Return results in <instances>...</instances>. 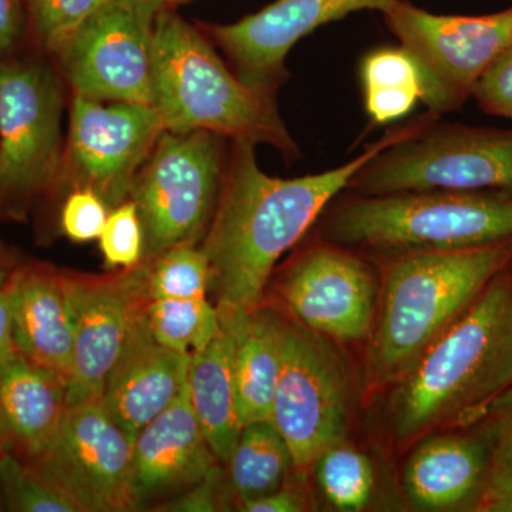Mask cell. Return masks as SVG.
<instances>
[{
    "label": "cell",
    "instance_id": "cell-1",
    "mask_svg": "<svg viewBox=\"0 0 512 512\" xmlns=\"http://www.w3.org/2000/svg\"><path fill=\"white\" fill-rule=\"evenodd\" d=\"M433 117L429 114L389 131L348 164L296 178L264 173L256 163L254 144L234 141L220 200L200 247L210 264V289L217 295V305L239 311L259 308L276 262L349 187L357 171Z\"/></svg>",
    "mask_w": 512,
    "mask_h": 512
},
{
    "label": "cell",
    "instance_id": "cell-2",
    "mask_svg": "<svg viewBox=\"0 0 512 512\" xmlns=\"http://www.w3.org/2000/svg\"><path fill=\"white\" fill-rule=\"evenodd\" d=\"M393 396L394 436L470 429L512 384V282L504 272L417 360Z\"/></svg>",
    "mask_w": 512,
    "mask_h": 512
},
{
    "label": "cell",
    "instance_id": "cell-3",
    "mask_svg": "<svg viewBox=\"0 0 512 512\" xmlns=\"http://www.w3.org/2000/svg\"><path fill=\"white\" fill-rule=\"evenodd\" d=\"M153 83V107L167 131H210L275 147L286 158L299 156L275 90L242 82L197 29L164 9L154 20Z\"/></svg>",
    "mask_w": 512,
    "mask_h": 512
},
{
    "label": "cell",
    "instance_id": "cell-4",
    "mask_svg": "<svg viewBox=\"0 0 512 512\" xmlns=\"http://www.w3.org/2000/svg\"><path fill=\"white\" fill-rule=\"evenodd\" d=\"M512 264V241L460 251L394 256L383 281L369 369L397 383L488 285Z\"/></svg>",
    "mask_w": 512,
    "mask_h": 512
},
{
    "label": "cell",
    "instance_id": "cell-5",
    "mask_svg": "<svg viewBox=\"0 0 512 512\" xmlns=\"http://www.w3.org/2000/svg\"><path fill=\"white\" fill-rule=\"evenodd\" d=\"M333 242L393 256L460 251L512 241V195L407 192L340 202L325 220Z\"/></svg>",
    "mask_w": 512,
    "mask_h": 512
},
{
    "label": "cell",
    "instance_id": "cell-6",
    "mask_svg": "<svg viewBox=\"0 0 512 512\" xmlns=\"http://www.w3.org/2000/svg\"><path fill=\"white\" fill-rule=\"evenodd\" d=\"M62 83L45 59H0V214L23 220L59 185Z\"/></svg>",
    "mask_w": 512,
    "mask_h": 512
},
{
    "label": "cell",
    "instance_id": "cell-7",
    "mask_svg": "<svg viewBox=\"0 0 512 512\" xmlns=\"http://www.w3.org/2000/svg\"><path fill=\"white\" fill-rule=\"evenodd\" d=\"M349 187L362 195L503 192L512 195V131L433 126L380 151Z\"/></svg>",
    "mask_w": 512,
    "mask_h": 512
},
{
    "label": "cell",
    "instance_id": "cell-8",
    "mask_svg": "<svg viewBox=\"0 0 512 512\" xmlns=\"http://www.w3.org/2000/svg\"><path fill=\"white\" fill-rule=\"evenodd\" d=\"M224 137L164 131L138 173L130 200L144 234L143 261L204 238L224 181Z\"/></svg>",
    "mask_w": 512,
    "mask_h": 512
},
{
    "label": "cell",
    "instance_id": "cell-9",
    "mask_svg": "<svg viewBox=\"0 0 512 512\" xmlns=\"http://www.w3.org/2000/svg\"><path fill=\"white\" fill-rule=\"evenodd\" d=\"M423 74V103L430 113L460 109L491 64L512 45V6L481 16L434 15L407 0L384 13Z\"/></svg>",
    "mask_w": 512,
    "mask_h": 512
},
{
    "label": "cell",
    "instance_id": "cell-10",
    "mask_svg": "<svg viewBox=\"0 0 512 512\" xmlns=\"http://www.w3.org/2000/svg\"><path fill=\"white\" fill-rule=\"evenodd\" d=\"M146 0H107L56 53L74 96L153 106L154 20Z\"/></svg>",
    "mask_w": 512,
    "mask_h": 512
},
{
    "label": "cell",
    "instance_id": "cell-11",
    "mask_svg": "<svg viewBox=\"0 0 512 512\" xmlns=\"http://www.w3.org/2000/svg\"><path fill=\"white\" fill-rule=\"evenodd\" d=\"M271 421L302 473L348 433L349 386L342 362L322 336L288 320Z\"/></svg>",
    "mask_w": 512,
    "mask_h": 512
},
{
    "label": "cell",
    "instance_id": "cell-12",
    "mask_svg": "<svg viewBox=\"0 0 512 512\" xmlns=\"http://www.w3.org/2000/svg\"><path fill=\"white\" fill-rule=\"evenodd\" d=\"M164 131L153 106L74 96L57 187L90 188L109 210L119 207Z\"/></svg>",
    "mask_w": 512,
    "mask_h": 512
},
{
    "label": "cell",
    "instance_id": "cell-13",
    "mask_svg": "<svg viewBox=\"0 0 512 512\" xmlns=\"http://www.w3.org/2000/svg\"><path fill=\"white\" fill-rule=\"evenodd\" d=\"M134 440L100 402L67 407L45 450L25 460L79 512L134 510Z\"/></svg>",
    "mask_w": 512,
    "mask_h": 512
},
{
    "label": "cell",
    "instance_id": "cell-14",
    "mask_svg": "<svg viewBox=\"0 0 512 512\" xmlns=\"http://www.w3.org/2000/svg\"><path fill=\"white\" fill-rule=\"evenodd\" d=\"M66 274L76 320L67 404L100 402L111 370L146 315V265L101 276Z\"/></svg>",
    "mask_w": 512,
    "mask_h": 512
},
{
    "label": "cell",
    "instance_id": "cell-15",
    "mask_svg": "<svg viewBox=\"0 0 512 512\" xmlns=\"http://www.w3.org/2000/svg\"><path fill=\"white\" fill-rule=\"evenodd\" d=\"M377 284L365 261L338 247L299 255L279 282V295L299 325L323 338L359 342L372 336Z\"/></svg>",
    "mask_w": 512,
    "mask_h": 512
},
{
    "label": "cell",
    "instance_id": "cell-16",
    "mask_svg": "<svg viewBox=\"0 0 512 512\" xmlns=\"http://www.w3.org/2000/svg\"><path fill=\"white\" fill-rule=\"evenodd\" d=\"M397 0H276L259 12L208 32L227 53L242 82L275 90L285 79V60L299 40L360 10L389 12Z\"/></svg>",
    "mask_w": 512,
    "mask_h": 512
},
{
    "label": "cell",
    "instance_id": "cell-17",
    "mask_svg": "<svg viewBox=\"0 0 512 512\" xmlns=\"http://www.w3.org/2000/svg\"><path fill=\"white\" fill-rule=\"evenodd\" d=\"M220 464L192 409L185 384L177 399L134 439L131 457L134 510L184 493Z\"/></svg>",
    "mask_w": 512,
    "mask_h": 512
},
{
    "label": "cell",
    "instance_id": "cell-18",
    "mask_svg": "<svg viewBox=\"0 0 512 512\" xmlns=\"http://www.w3.org/2000/svg\"><path fill=\"white\" fill-rule=\"evenodd\" d=\"M8 295L16 352L69 380L76 320L66 272L45 264L13 265Z\"/></svg>",
    "mask_w": 512,
    "mask_h": 512
},
{
    "label": "cell",
    "instance_id": "cell-19",
    "mask_svg": "<svg viewBox=\"0 0 512 512\" xmlns=\"http://www.w3.org/2000/svg\"><path fill=\"white\" fill-rule=\"evenodd\" d=\"M190 363L191 355L156 342L148 328L146 311L111 370L100 403L134 440L183 392Z\"/></svg>",
    "mask_w": 512,
    "mask_h": 512
},
{
    "label": "cell",
    "instance_id": "cell-20",
    "mask_svg": "<svg viewBox=\"0 0 512 512\" xmlns=\"http://www.w3.org/2000/svg\"><path fill=\"white\" fill-rule=\"evenodd\" d=\"M473 430L433 437L414 451L404 470V488L419 510L476 511L487 476L488 453L483 437Z\"/></svg>",
    "mask_w": 512,
    "mask_h": 512
},
{
    "label": "cell",
    "instance_id": "cell-21",
    "mask_svg": "<svg viewBox=\"0 0 512 512\" xmlns=\"http://www.w3.org/2000/svg\"><path fill=\"white\" fill-rule=\"evenodd\" d=\"M67 407V379L15 355L0 362V423L10 451L23 460L39 456Z\"/></svg>",
    "mask_w": 512,
    "mask_h": 512
},
{
    "label": "cell",
    "instance_id": "cell-22",
    "mask_svg": "<svg viewBox=\"0 0 512 512\" xmlns=\"http://www.w3.org/2000/svg\"><path fill=\"white\" fill-rule=\"evenodd\" d=\"M220 325L204 349L192 353L188 393L201 429L221 464H227L242 427L239 423L234 359L242 312L217 305Z\"/></svg>",
    "mask_w": 512,
    "mask_h": 512
},
{
    "label": "cell",
    "instance_id": "cell-23",
    "mask_svg": "<svg viewBox=\"0 0 512 512\" xmlns=\"http://www.w3.org/2000/svg\"><path fill=\"white\" fill-rule=\"evenodd\" d=\"M285 319L259 308L239 320L234 376L239 423L271 420L281 375Z\"/></svg>",
    "mask_w": 512,
    "mask_h": 512
},
{
    "label": "cell",
    "instance_id": "cell-24",
    "mask_svg": "<svg viewBox=\"0 0 512 512\" xmlns=\"http://www.w3.org/2000/svg\"><path fill=\"white\" fill-rule=\"evenodd\" d=\"M227 466L238 505L275 493L295 467L288 444L271 420L242 427Z\"/></svg>",
    "mask_w": 512,
    "mask_h": 512
},
{
    "label": "cell",
    "instance_id": "cell-25",
    "mask_svg": "<svg viewBox=\"0 0 512 512\" xmlns=\"http://www.w3.org/2000/svg\"><path fill=\"white\" fill-rule=\"evenodd\" d=\"M366 111L375 124H389L412 113L423 101V74L404 47H383L362 63Z\"/></svg>",
    "mask_w": 512,
    "mask_h": 512
},
{
    "label": "cell",
    "instance_id": "cell-26",
    "mask_svg": "<svg viewBox=\"0 0 512 512\" xmlns=\"http://www.w3.org/2000/svg\"><path fill=\"white\" fill-rule=\"evenodd\" d=\"M473 429L483 437L488 453L487 476L476 511L512 512V384Z\"/></svg>",
    "mask_w": 512,
    "mask_h": 512
},
{
    "label": "cell",
    "instance_id": "cell-27",
    "mask_svg": "<svg viewBox=\"0 0 512 512\" xmlns=\"http://www.w3.org/2000/svg\"><path fill=\"white\" fill-rule=\"evenodd\" d=\"M147 322L151 335L164 348L192 355L214 338L220 313L207 298L150 299Z\"/></svg>",
    "mask_w": 512,
    "mask_h": 512
},
{
    "label": "cell",
    "instance_id": "cell-28",
    "mask_svg": "<svg viewBox=\"0 0 512 512\" xmlns=\"http://www.w3.org/2000/svg\"><path fill=\"white\" fill-rule=\"evenodd\" d=\"M313 466L323 494L336 510H365L375 487V471L365 454L342 440L326 448Z\"/></svg>",
    "mask_w": 512,
    "mask_h": 512
},
{
    "label": "cell",
    "instance_id": "cell-29",
    "mask_svg": "<svg viewBox=\"0 0 512 512\" xmlns=\"http://www.w3.org/2000/svg\"><path fill=\"white\" fill-rule=\"evenodd\" d=\"M143 264L147 269L150 299L207 298L211 271L201 248L178 245Z\"/></svg>",
    "mask_w": 512,
    "mask_h": 512
},
{
    "label": "cell",
    "instance_id": "cell-30",
    "mask_svg": "<svg viewBox=\"0 0 512 512\" xmlns=\"http://www.w3.org/2000/svg\"><path fill=\"white\" fill-rule=\"evenodd\" d=\"M0 498L10 511L77 512L66 497L12 451L0 457Z\"/></svg>",
    "mask_w": 512,
    "mask_h": 512
},
{
    "label": "cell",
    "instance_id": "cell-31",
    "mask_svg": "<svg viewBox=\"0 0 512 512\" xmlns=\"http://www.w3.org/2000/svg\"><path fill=\"white\" fill-rule=\"evenodd\" d=\"M107 0H25L26 12L37 40L56 55Z\"/></svg>",
    "mask_w": 512,
    "mask_h": 512
},
{
    "label": "cell",
    "instance_id": "cell-32",
    "mask_svg": "<svg viewBox=\"0 0 512 512\" xmlns=\"http://www.w3.org/2000/svg\"><path fill=\"white\" fill-rule=\"evenodd\" d=\"M100 249L109 269H130L143 261L144 234L136 204L113 208L100 234Z\"/></svg>",
    "mask_w": 512,
    "mask_h": 512
},
{
    "label": "cell",
    "instance_id": "cell-33",
    "mask_svg": "<svg viewBox=\"0 0 512 512\" xmlns=\"http://www.w3.org/2000/svg\"><path fill=\"white\" fill-rule=\"evenodd\" d=\"M109 214V207L96 192L74 188L60 212V227L74 242L93 241L100 237Z\"/></svg>",
    "mask_w": 512,
    "mask_h": 512
},
{
    "label": "cell",
    "instance_id": "cell-34",
    "mask_svg": "<svg viewBox=\"0 0 512 512\" xmlns=\"http://www.w3.org/2000/svg\"><path fill=\"white\" fill-rule=\"evenodd\" d=\"M471 96L485 113L512 119V45L478 80Z\"/></svg>",
    "mask_w": 512,
    "mask_h": 512
},
{
    "label": "cell",
    "instance_id": "cell-35",
    "mask_svg": "<svg viewBox=\"0 0 512 512\" xmlns=\"http://www.w3.org/2000/svg\"><path fill=\"white\" fill-rule=\"evenodd\" d=\"M221 467L215 468L200 483L192 485L187 491L177 495L171 501H165L157 510L175 512H212L221 507Z\"/></svg>",
    "mask_w": 512,
    "mask_h": 512
},
{
    "label": "cell",
    "instance_id": "cell-36",
    "mask_svg": "<svg viewBox=\"0 0 512 512\" xmlns=\"http://www.w3.org/2000/svg\"><path fill=\"white\" fill-rule=\"evenodd\" d=\"M26 29V8L22 0H0V59L15 52Z\"/></svg>",
    "mask_w": 512,
    "mask_h": 512
},
{
    "label": "cell",
    "instance_id": "cell-37",
    "mask_svg": "<svg viewBox=\"0 0 512 512\" xmlns=\"http://www.w3.org/2000/svg\"><path fill=\"white\" fill-rule=\"evenodd\" d=\"M238 507L239 511L245 512H302L309 510V503L302 491L285 484L275 493L239 504Z\"/></svg>",
    "mask_w": 512,
    "mask_h": 512
},
{
    "label": "cell",
    "instance_id": "cell-38",
    "mask_svg": "<svg viewBox=\"0 0 512 512\" xmlns=\"http://www.w3.org/2000/svg\"><path fill=\"white\" fill-rule=\"evenodd\" d=\"M12 268V258L0 259V362L16 353L12 338L8 295L9 276Z\"/></svg>",
    "mask_w": 512,
    "mask_h": 512
},
{
    "label": "cell",
    "instance_id": "cell-39",
    "mask_svg": "<svg viewBox=\"0 0 512 512\" xmlns=\"http://www.w3.org/2000/svg\"><path fill=\"white\" fill-rule=\"evenodd\" d=\"M8 451H10L9 439L8 436H6V431L3 429L2 423H0V457L8 453Z\"/></svg>",
    "mask_w": 512,
    "mask_h": 512
},
{
    "label": "cell",
    "instance_id": "cell-40",
    "mask_svg": "<svg viewBox=\"0 0 512 512\" xmlns=\"http://www.w3.org/2000/svg\"><path fill=\"white\" fill-rule=\"evenodd\" d=\"M181 2H185V0H148V3H151L157 10H163L167 6L173 5V3Z\"/></svg>",
    "mask_w": 512,
    "mask_h": 512
},
{
    "label": "cell",
    "instance_id": "cell-41",
    "mask_svg": "<svg viewBox=\"0 0 512 512\" xmlns=\"http://www.w3.org/2000/svg\"><path fill=\"white\" fill-rule=\"evenodd\" d=\"M0 259H10V255L8 254V251H6L2 239H0Z\"/></svg>",
    "mask_w": 512,
    "mask_h": 512
},
{
    "label": "cell",
    "instance_id": "cell-42",
    "mask_svg": "<svg viewBox=\"0 0 512 512\" xmlns=\"http://www.w3.org/2000/svg\"><path fill=\"white\" fill-rule=\"evenodd\" d=\"M0 510H2V501H0Z\"/></svg>",
    "mask_w": 512,
    "mask_h": 512
},
{
    "label": "cell",
    "instance_id": "cell-43",
    "mask_svg": "<svg viewBox=\"0 0 512 512\" xmlns=\"http://www.w3.org/2000/svg\"><path fill=\"white\" fill-rule=\"evenodd\" d=\"M146 2H148V0H146Z\"/></svg>",
    "mask_w": 512,
    "mask_h": 512
}]
</instances>
